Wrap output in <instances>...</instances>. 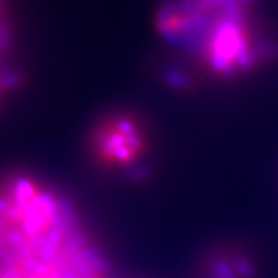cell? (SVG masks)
Here are the masks:
<instances>
[{"instance_id":"1","label":"cell","mask_w":278,"mask_h":278,"mask_svg":"<svg viewBox=\"0 0 278 278\" xmlns=\"http://www.w3.org/2000/svg\"><path fill=\"white\" fill-rule=\"evenodd\" d=\"M74 205L23 171L0 175V268L107 271Z\"/></svg>"},{"instance_id":"2","label":"cell","mask_w":278,"mask_h":278,"mask_svg":"<svg viewBox=\"0 0 278 278\" xmlns=\"http://www.w3.org/2000/svg\"><path fill=\"white\" fill-rule=\"evenodd\" d=\"M197 74L235 79L278 58V45L254 31L245 14L207 22L182 48Z\"/></svg>"},{"instance_id":"3","label":"cell","mask_w":278,"mask_h":278,"mask_svg":"<svg viewBox=\"0 0 278 278\" xmlns=\"http://www.w3.org/2000/svg\"><path fill=\"white\" fill-rule=\"evenodd\" d=\"M152 147L148 123L130 108H112L96 119L85 144L88 157L97 169L132 182H144L151 174Z\"/></svg>"},{"instance_id":"4","label":"cell","mask_w":278,"mask_h":278,"mask_svg":"<svg viewBox=\"0 0 278 278\" xmlns=\"http://www.w3.org/2000/svg\"><path fill=\"white\" fill-rule=\"evenodd\" d=\"M257 259L244 246L219 245L206 254L201 262V278H257Z\"/></svg>"},{"instance_id":"5","label":"cell","mask_w":278,"mask_h":278,"mask_svg":"<svg viewBox=\"0 0 278 278\" xmlns=\"http://www.w3.org/2000/svg\"><path fill=\"white\" fill-rule=\"evenodd\" d=\"M23 81V71L12 56L0 57V110L10 94L21 88Z\"/></svg>"},{"instance_id":"6","label":"cell","mask_w":278,"mask_h":278,"mask_svg":"<svg viewBox=\"0 0 278 278\" xmlns=\"http://www.w3.org/2000/svg\"><path fill=\"white\" fill-rule=\"evenodd\" d=\"M13 30L9 21V14L5 5L0 0V57L12 56Z\"/></svg>"}]
</instances>
